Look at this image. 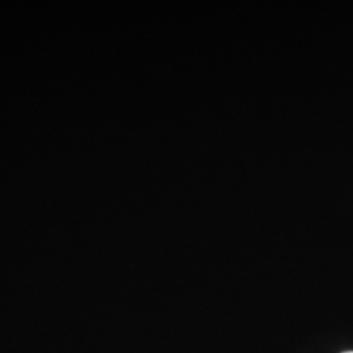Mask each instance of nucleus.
<instances>
[{
  "instance_id": "1",
  "label": "nucleus",
  "mask_w": 353,
  "mask_h": 353,
  "mask_svg": "<svg viewBox=\"0 0 353 353\" xmlns=\"http://www.w3.org/2000/svg\"><path fill=\"white\" fill-rule=\"evenodd\" d=\"M344 353H353V352H344Z\"/></svg>"
}]
</instances>
